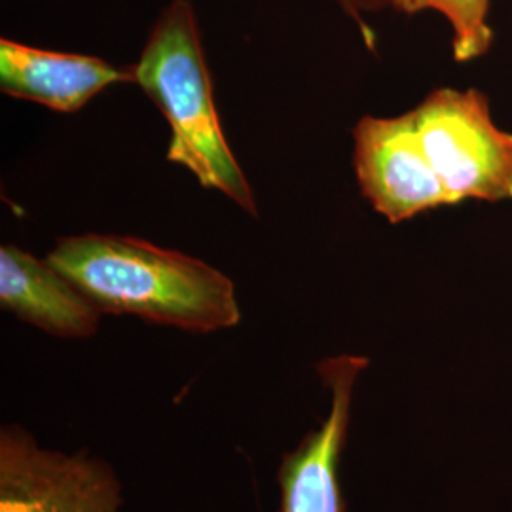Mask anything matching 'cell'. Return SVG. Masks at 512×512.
<instances>
[{
	"mask_svg": "<svg viewBox=\"0 0 512 512\" xmlns=\"http://www.w3.org/2000/svg\"><path fill=\"white\" fill-rule=\"evenodd\" d=\"M48 260L101 313L135 315L188 332L232 329L241 319L234 281L200 258L112 234L61 238Z\"/></svg>",
	"mask_w": 512,
	"mask_h": 512,
	"instance_id": "obj_1",
	"label": "cell"
},
{
	"mask_svg": "<svg viewBox=\"0 0 512 512\" xmlns=\"http://www.w3.org/2000/svg\"><path fill=\"white\" fill-rule=\"evenodd\" d=\"M131 71L133 84L147 93L169 124L167 160L183 165L203 188L217 190L256 217L255 192L220 124L198 14L190 0H171L160 12Z\"/></svg>",
	"mask_w": 512,
	"mask_h": 512,
	"instance_id": "obj_2",
	"label": "cell"
},
{
	"mask_svg": "<svg viewBox=\"0 0 512 512\" xmlns=\"http://www.w3.org/2000/svg\"><path fill=\"white\" fill-rule=\"evenodd\" d=\"M440 183L461 202H512V133L495 124L486 93L437 88L410 110Z\"/></svg>",
	"mask_w": 512,
	"mask_h": 512,
	"instance_id": "obj_3",
	"label": "cell"
},
{
	"mask_svg": "<svg viewBox=\"0 0 512 512\" xmlns=\"http://www.w3.org/2000/svg\"><path fill=\"white\" fill-rule=\"evenodd\" d=\"M114 471L86 454L40 448L21 427L0 433V512H118Z\"/></svg>",
	"mask_w": 512,
	"mask_h": 512,
	"instance_id": "obj_4",
	"label": "cell"
},
{
	"mask_svg": "<svg viewBox=\"0 0 512 512\" xmlns=\"http://www.w3.org/2000/svg\"><path fill=\"white\" fill-rule=\"evenodd\" d=\"M353 169L366 202L391 224L456 205L421 148L410 110L357 122Z\"/></svg>",
	"mask_w": 512,
	"mask_h": 512,
	"instance_id": "obj_5",
	"label": "cell"
},
{
	"mask_svg": "<svg viewBox=\"0 0 512 512\" xmlns=\"http://www.w3.org/2000/svg\"><path fill=\"white\" fill-rule=\"evenodd\" d=\"M366 365L365 357L342 355L325 359L317 366L330 391L329 416L283 459L279 469V512H344L338 459L348 435L353 387Z\"/></svg>",
	"mask_w": 512,
	"mask_h": 512,
	"instance_id": "obj_6",
	"label": "cell"
},
{
	"mask_svg": "<svg viewBox=\"0 0 512 512\" xmlns=\"http://www.w3.org/2000/svg\"><path fill=\"white\" fill-rule=\"evenodd\" d=\"M133 84L131 67H114L93 55L65 54L0 40V90L71 114L112 84Z\"/></svg>",
	"mask_w": 512,
	"mask_h": 512,
	"instance_id": "obj_7",
	"label": "cell"
},
{
	"mask_svg": "<svg viewBox=\"0 0 512 512\" xmlns=\"http://www.w3.org/2000/svg\"><path fill=\"white\" fill-rule=\"evenodd\" d=\"M0 304L18 319L59 338H90L101 311L46 258L0 247Z\"/></svg>",
	"mask_w": 512,
	"mask_h": 512,
	"instance_id": "obj_8",
	"label": "cell"
},
{
	"mask_svg": "<svg viewBox=\"0 0 512 512\" xmlns=\"http://www.w3.org/2000/svg\"><path fill=\"white\" fill-rule=\"evenodd\" d=\"M492 0H387V8L401 14L437 12L452 29V55L471 63L490 52L494 29L490 25Z\"/></svg>",
	"mask_w": 512,
	"mask_h": 512,
	"instance_id": "obj_9",
	"label": "cell"
},
{
	"mask_svg": "<svg viewBox=\"0 0 512 512\" xmlns=\"http://www.w3.org/2000/svg\"><path fill=\"white\" fill-rule=\"evenodd\" d=\"M336 2L340 4L342 12H344V14L355 23V27L359 29V35L363 38L366 48L374 52V50H376V33H374V29L366 23V19L361 18V16L353 10V6H351L349 0H336Z\"/></svg>",
	"mask_w": 512,
	"mask_h": 512,
	"instance_id": "obj_10",
	"label": "cell"
},
{
	"mask_svg": "<svg viewBox=\"0 0 512 512\" xmlns=\"http://www.w3.org/2000/svg\"><path fill=\"white\" fill-rule=\"evenodd\" d=\"M349 2H351L353 10L363 19H365V14H368V12L378 14V12L387 8V0H349Z\"/></svg>",
	"mask_w": 512,
	"mask_h": 512,
	"instance_id": "obj_11",
	"label": "cell"
}]
</instances>
